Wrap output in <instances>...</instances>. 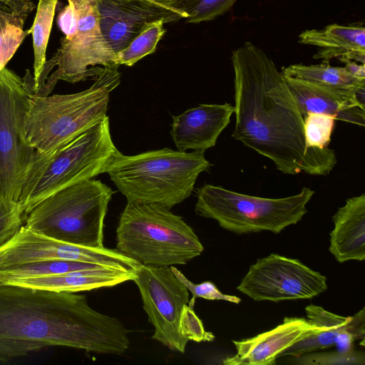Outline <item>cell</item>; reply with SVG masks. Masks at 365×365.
<instances>
[{
    "label": "cell",
    "instance_id": "cell-1",
    "mask_svg": "<svg viewBox=\"0 0 365 365\" xmlns=\"http://www.w3.org/2000/svg\"><path fill=\"white\" fill-rule=\"evenodd\" d=\"M235 124L232 137L270 159L287 175H328L337 159L326 148L306 146L304 118L285 77L273 61L250 42L234 50Z\"/></svg>",
    "mask_w": 365,
    "mask_h": 365
},
{
    "label": "cell",
    "instance_id": "cell-2",
    "mask_svg": "<svg viewBox=\"0 0 365 365\" xmlns=\"http://www.w3.org/2000/svg\"><path fill=\"white\" fill-rule=\"evenodd\" d=\"M129 331L93 309L85 295L0 284V361L50 346L120 355Z\"/></svg>",
    "mask_w": 365,
    "mask_h": 365
},
{
    "label": "cell",
    "instance_id": "cell-3",
    "mask_svg": "<svg viewBox=\"0 0 365 365\" xmlns=\"http://www.w3.org/2000/svg\"><path fill=\"white\" fill-rule=\"evenodd\" d=\"M204 153L165 148L125 155L118 150L106 173L128 203H156L170 209L191 195L200 173L209 170Z\"/></svg>",
    "mask_w": 365,
    "mask_h": 365
},
{
    "label": "cell",
    "instance_id": "cell-4",
    "mask_svg": "<svg viewBox=\"0 0 365 365\" xmlns=\"http://www.w3.org/2000/svg\"><path fill=\"white\" fill-rule=\"evenodd\" d=\"M118 65L103 68L94 83L71 94H31L24 132L29 145L40 153L62 146L106 115L110 93L120 82Z\"/></svg>",
    "mask_w": 365,
    "mask_h": 365
},
{
    "label": "cell",
    "instance_id": "cell-5",
    "mask_svg": "<svg viewBox=\"0 0 365 365\" xmlns=\"http://www.w3.org/2000/svg\"><path fill=\"white\" fill-rule=\"evenodd\" d=\"M118 151L107 115L53 151H36L19 200L24 217L54 192L106 173Z\"/></svg>",
    "mask_w": 365,
    "mask_h": 365
},
{
    "label": "cell",
    "instance_id": "cell-6",
    "mask_svg": "<svg viewBox=\"0 0 365 365\" xmlns=\"http://www.w3.org/2000/svg\"><path fill=\"white\" fill-rule=\"evenodd\" d=\"M116 249L139 264H185L204 247L183 219L156 203H128L116 228Z\"/></svg>",
    "mask_w": 365,
    "mask_h": 365
},
{
    "label": "cell",
    "instance_id": "cell-7",
    "mask_svg": "<svg viewBox=\"0 0 365 365\" xmlns=\"http://www.w3.org/2000/svg\"><path fill=\"white\" fill-rule=\"evenodd\" d=\"M113 191L88 179L47 197L24 217L26 228L43 235L87 247H103L104 220Z\"/></svg>",
    "mask_w": 365,
    "mask_h": 365
},
{
    "label": "cell",
    "instance_id": "cell-8",
    "mask_svg": "<svg viewBox=\"0 0 365 365\" xmlns=\"http://www.w3.org/2000/svg\"><path fill=\"white\" fill-rule=\"evenodd\" d=\"M314 195L313 190L304 187L292 196L267 198L205 184L197 190L195 212L237 235L264 230L279 234L302 219Z\"/></svg>",
    "mask_w": 365,
    "mask_h": 365
},
{
    "label": "cell",
    "instance_id": "cell-9",
    "mask_svg": "<svg viewBox=\"0 0 365 365\" xmlns=\"http://www.w3.org/2000/svg\"><path fill=\"white\" fill-rule=\"evenodd\" d=\"M74 12L71 34L60 41V47L46 64L52 71L36 93L48 96L58 81L75 83L96 78L103 68L118 65L101 31L97 0H67ZM120 66V65H118Z\"/></svg>",
    "mask_w": 365,
    "mask_h": 365
},
{
    "label": "cell",
    "instance_id": "cell-10",
    "mask_svg": "<svg viewBox=\"0 0 365 365\" xmlns=\"http://www.w3.org/2000/svg\"><path fill=\"white\" fill-rule=\"evenodd\" d=\"M33 93V76L24 78L4 67L0 71V196L19 202L36 150L27 143L24 123Z\"/></svg>",
    "mask_w": 365,
    "mask_h": 365
},
{
    "label": "cell",
    "instance_id": "cell-11",
    "mask_svg": "<svg viewBox=\"0 0 365 365\" xmlns=\"http://www.w3.org/2000/svg\"><path fill=\"white\" fill-rule=\"evenodd\" d=\"M132 273L148 321L155 328L152 339L172 351L184 353L188 339L180 331V318L183 307L189 302L187 288L170 266L138 264Z\"/></svg>",
    "mask_w": 365,
    "mask_h": 365
},
{
    "label": "cell",
    "instance_id": "cell-12",
    "mask_svg": "<svg viewBox=\"0 0 365 365\" xmlns=\"http://www.w3.org/2000/svg\"><path fill=\"white\" fill-rule=\"evenodd\" d=\"M237 289L257 302L311 299L327 289V277L300 262L277 254L252 264Z\"/></svg>",
    "mask_w": 365,
    "mask_h": 365
},
{
    "label": "cell",
    "instance_id": "cell-13",
    "mask_svg": "<svg viewBox=\"0 0 365 365\" xmlns=\"http://www.w3.org/2000/svg\"><path fill=\"white\" fill-rule=\"evenodd\" d=\"M51 259L86 262L125 271H132L139 264L117 249L87 247L60 241L24 225L0 246V267Z\"/></svg>",
    "mask_w": 365,
    "mask_h": 365
},
{
    "label": "cell",
    "instance_id": "cell-14",
    "mask_svg": "<svg viewBox=\"0 0 365 365\" xmlns=\"http://www.w3.org/2000/svg\"><path fill=\"white\" fill-rule=\"evenodd\" d=\"M97 9L102 36L115 56L152 24L186 17L175 9L150 0H97Z\"/></svg>",
    "mask_w": 365,
    "mask_h": 365
},
{
    "label": "cell",
    "instance_id": "cell-15",
    "mask_svg": "<svg viewBox=\"0 0 365 365\" xmlns=\"http://www.w3.org/2000/svg\"><path fill=\"white\" fill-rule=\"evenodd\" d=\"M319 327L302 317H285L268 331L240 341H232L237 354L223 361L226 365H272L287 348L310 336Z\"/></svg>",
    "mask_w": 365,
    "mask_h": 365
},
{
    "label": "cell",
    "instance_id": "cell-16",
    "mask_svg": "<svg viewBox=\"0 0 365 365\" xmlns=\"http://www.w3.org/2000/svg\"><path fill=\"white\" fill-rule=\"evenodd\" d=\"M233 113L234 106L225 103L200 104L173 115L170 133L178 150L205 152L215 146Z\"/></svg>",
    "mask_w": 365,
    "mask_h": 365
},
{
    "label": "cell",
    "instance_id": "cell-17",
    "mask_svg": "<svg viewBox=\"0 0 365 365\" xmlns=\"http://www.w3.org/2000/svg\"><path fill=\"white\" fill-rule=\"evenodd\" d=\"M285 79L303 118L309 113H322L364 127L365 106L358 101L355 94L359 88L340 90L292 78Z\"/></svg>",
    "mask_w": 365,
    "mask_h": 365
},
{
    "label": "cell",
    "instance_id": "cell-18",
    "mask_svg": "<svg viewBox=\"0 0 365 365\" xmlns=\"http://www.w3.org/2000/svg\"><path fill=\"white\" fill-rule=\"evenodd\" d=\"M329 251L339 263L365 259V194L351 197L332 217Z\"/></svg>",
    "mask_w": 365,
    "mask_h": 365
},
{
    "label": "cell",
    "instance_id": "cell-19",
    "mask_svg": "<svg viewBox=\"0 0 365 365\" xmlns=\"http://www.w3.org/2000/svg\"><path fill=\"white\" fill-rule=\"evenodd\" d=\"M299 42L319 48L315 59L329 61L337 58L365 63V29L360 26L332 24L322 29H307Z\"/></svg>",
    "mask_w": 365,
    "mask_h": 365
},
{
    "label": "cell",
    "instance_id": "cell-20",
    "mask_svg": "<svg viewBox=\"0 0 365 365\" xmlns=\"http://www.w3.org/2000/svg\"><path fill=\"white\" fill-rule=\"evenodd\" d=\"M132 271L103 267L61 274L16 279L6 284L57 292L76 293L113 287L125 281L132 280Z\"/></svg>",
    "mask_w": 365,
    "mask_h": 365
},
{
    "label": "cell",
    "instance_id": "cell-21",
    "mask_svg": "<svg viewBox=\"0 0 365 365\" xmlns=\"http://www.w3.org/2000/svg\"><path fill=\"white\" fill-rule=\"evenodd\" d=\"M308 320L319 327L310 336L285 349L279 356H297L335 346L339 335L348 329H365V308L353 317H342L325 310L319 306L310 304L305 307Z\"/></svg>",
    "mask_w": 365,
    "mask_h": 365
},
{
    "label": "cell",
    "instance_id": "cell-22",
    "mask_svg": "<svg viewBox=\"0 0 365 365\" xmlns=\"http://www.w3.org/2000/svg\"><path fill=\"white\" fill-rule=\"evenodd\" d=\"M281 72L285 77L330 88L356 90L365 86V80L357 79L344 67L332 66L327 61L315 65L292 64L282 67Z\"/></svg>",
    "mask_w": 365,
    "mask_h": 365
},
{
    "label": "cell",
    "instance_id": "cell-23",
    "mask_svg": "<svg viewBox=\"0 0 365 365\" xmlns=\"http://www.w3.org/2000/svg\"><path fill=\"white\" fill-rule=\"evenodd\" d=\"M103 267L90 262L64 259L22 263L0 267V284H9L16 279L61 274Z\"/></svg>",
    "mask_w": 365,
    "mask_h": 365
},
{
    "label": "cell",
    "instance_id": "cell-24",
    "mask_svg": "<svg viewBox=\"0 0 365 365\" xmlns=\"http://www.w3.org/2000/svg\"><path fill=\"white\" fill-rule=\"evenodd\" d=\"M58 0H38L36 14L29 29L33 38V91L36 87L46 61V48Z\"/></svg>",
    "mask_w": 365,
    "mask_h": 365
},
{
    "label": "cell",
    "instance_id": "cell-25",
    "mask_svg": "<svg viewBox=\"0 0 365 365\" xmlns=\"http://www.w3.org/2000/svg\"><path fill=\"white\" fill-rule=\"evenodd\" d=\"M163 24V21H158L142 31L125 48L116 54L117 63L132 66L145 56L154 53L166 31Z\"/></svg>",
    "mask_w": 365,
    "mask_h": 365
},
{
    "label": "cell",
    "instance_id": "cell-26",
    "mask_svg": "<svg viewBox=\"0 0 365 365\" xmlns=\"http://www.w3.org/2000/svg\"><path fill=\"white\" fill-rule=\"evenodd\" d=\"M238 0H180L170 5L189 23L211 21L227 13Z\"/></svg>",
    "mask_w": 365,
    "mask_h": 365
},
{
    "label": "cell",
    "instance_id": "cell-27",
    "mask_svg": "<svg viewBox=\"0 0 365 365\" xmlns=\"http://www.w3.org/2000/svg\"><path fill=\"white\" fill-rule=\"evenodd\" d=\"M304 132L308 148L324 149L331 142L334 118L322 113H307L304 118Z\"/></svg>",
    "mask_w": 365,
    "mask_h": 365
},
{
    "label": "cell",
    "instance_id": "cell-28",
    "mask_svg": "<svg viewBox=\"0 0 365 365\" xmlns=\"http://www.w3.org/2000/svg\"><path fill=\"white\" fill-rule=\"evenodd\" d=\"M292 363L299 365H364V352L354 349L347 352L339 351L327 353L309 352L293 356Z\"/></svg>",
    "mask_w": 365,
    "mask_h": 365
},
{
    "label": "cell",
    "instance_id": "cell-29",
    "mask_svg": "<svg viewBox=\"0 0 365 365\" xmlns=\"http://www.w3.org/2000/svg\"><path fill=\"white\" fill-rule=\"evenodd\" d=\"M24 221V210L21 204L0 196V246L18 232Z\"/></svg>",
    "mask_w": 365,
    "mask_h": 365
},
{
    "label": "cell",
    "instance_id": "cell-30",
    "mask_svg": "<svg viewBox=\"0 0 365 365\" xmlns=\"http://www.w3.org/2000/svg\"><path fill=\"white\" fill-rule=\"evenodd\" d=\"M170 267L178 279L183 283L192 294V298L187 304L190 307H194L196 298H203L209 300H225L237 304L240 303V298L222 293L212 282L206 281L200 284H195L176 267L173 265Z\"/></svg>",
    "mask_w": 365,
    "mask_h": 365
},
{
    "label": "cell",
    "instance_id": "cell-31",
    "mask_svg": "<svg viewBox=\"0 0 365 365\" xmlns=\"http://www.w3.org/2000/svg\"><path fill=\"white\" fill-rule=\"evenodd\" d=\"M24 26L7 22L0 26V71L12 58L24 38L30 34Z\"/></svg>",
    "mask_w": 365,
    "mask_h": 365
},
{
    "label": "cell",
    "instance_id": "cell-32",
    "mask_svg": "<svg viewBox=\"0 0 365 365\" xmlns=\"http://www.w3.org/2000/svg\"><path fill=\"white\" fill-rule=\"evenodd\" d=\"M180 331L188 340L196 342L212 341L215 335L205 331L202 322L187 304L182 308L180 318Z\"/></svg>",
    "mask_w": 365,
    "mask_h": 365
},
{
    "label": "cell",
    "instance_id": "cell-33",
    "mask_svg": "<svg viewBox=\"0 0 365 365\" xmlns=\"http://www.w3.org/2000/svg\"><path fill=\"white\" fill-rule=\"evenodd\" d=\"M34 7L32 0H0V26L7 22L24 26Z\"/></svg>",
    "mask_w": 365,
    "mask_h": 365
},
{
    "label": "cell",
    "instance_id": "cell-34",
    "mask_svg": "<svg viewBox=\"0 0 365 365\" xmlns=\"http://www.w3.org/2000/svg\"><path fill=\"white\" fill-rule=\"evenodd\" d=\"M344 63V68L353 77L365 80V66L364 63H358L351 60L345 59L341 61Z\"/></svg>",
    "mask_w": 365,
    "mask_h": 365
},
{
    "label": "cell",
    "instance_id": "cell-35",
    "mask_svg": "<svg viewBox=\"0 0 365 365\" xmlns=\"http://www.w3.org/2000/svg\"><path fill=\"white\" fill-rule=\"evenodd\" d=\"M151 1H153L155 3L165 6H170L173 3L180 1V0H150Z\"/></svg>",
    "mask_w": 365,
    "mask_h": 365
}]
</instances>
